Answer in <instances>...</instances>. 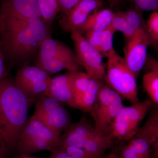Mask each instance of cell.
<instances>
[{
    "mask_svg": "<svg viewBox=\"0 0 158 158\" xmlns=\"http://www.w3.org/2000/svg\"><path fill=\"white\" fill-rule=\"evenodd\" d=\"M111 26L115 32L119 31L123 34L126 41L131 38L137 31L127 21L123 11L114 12Z\"/></svg>",
    "mask_w": 158,
    "mask_h": 158,
    "instance_id": "24",
    "label": "cell"
},
{
    "mask_svg": "<svg viewBox=\"0 0 158 158\" xmlns=\"http://www.w3.org/2000/svg\"><path fill=\"white\" fill-rule=\"evenodd\" d=\"M135 7L141 11H157L158 0H131Z\"/></svg>",
    "mask_w": 158,
    "mask_h": 158,
    "instance_id": "28",
    "label": "cell"
},
{
    "mask_svg": "<svg viewBox=\"0 0 158 158\" xmlns=\"http://www.w3.org/2000/svg\"><path fill=\"white\" fill-rule=\"evenodd\" d=\"M152 147L153 148V156L154 158H158V140H157L152 145Z\"/></svg>",
    "mask_w": 158,
    "mask_h": 158,
    "instance_id": "34",
    "label": "cell"
},
{
    "mask_svg": "<svg viewBox=\"0 0 158 158\" xmlns=\"http://www.w3.org/2000/svg\"><path fill=\"white\" fill-rule=\"evenodd\" d=\"M103 83L92 79L89 88L84 93L73 98L71 107L90 113L99 90Z\"/></svg>",
    "mask_w": 158,
    "mask_h": 158,
    "instance_id": "19",
    "label": "cell"
},
{
    "mask_svg": "<svg viewBox=\"0 0 158 158\" xmlns=\"http://www.w3.org/2000/svg\"><path fill=\"white\" fill-rule=\"evenodd\" d=\"M97 133L89 120L82 117L77 122L69 123L60 137L59 145L83 148L86 141Z\"/></svg>",
    "mask_w": 158,
    "mask_h": 158,
    "instance_id": "13",
    "label": "cell"
},
{
    "mask_svg": "<svg viewBox=\"0 0 158 158\" xmlns=\"http://www.w3.org/2000/svg\"><path fill=\"white\" fill-rule=\"evenodd\" d=\"M70 33L79 64L85 69L89 76L103 82L106 71L102 54L88 42L80 31L75 30Z\"/></svg>",
    "mask_w": 158,
    "mask_h": 158,
    "instance_id": "8",
    "label": "cell"
},
{
    "mask_svg": "<svg viewBox=\"0 0 158 158\" xmlns=\"http://www.w3.org/2000/svg\"><path fill=\"white\" fill-rule=\"evenodd\" d=\"M151 100L145 99L130 106H123L113 122L111 136L120 141H130L140 127L141 122L152 109Z\"/></svg>",
    "mask_w": 158,
    "mask_h": 158,
    "instance_id": "6",
    "label": "cell"
},
{
    "mask_svg": "<svg viewBox=\"0 0 158 158\" xmlns=\"http://www.w3.org/2000/svg\"><path fill=\"white\" fill-rule=\"evenodd\" d=\"M51 152L49 158H77L66 152L60 145L54 148Z\"/></svg>",
    "mask_w": 158,
    "mask_h": 158,
    "instance_id": "31",
    "label": "cell"
},
{
    "mask_svg": "<svg viewBox=\"0 0 158 158\" xmlns=\"http://www.w3.org/2000/svg\"><path fill=\"white\" fill-rule=\"evenodd\" d=\"M123 106L122 97L103 83L90 113L97 132L111 136L113 122Z\"/></svg>",
    "mask_w": 158,
    "mask_h": 158,
    "instance_id": "4",
    "label": "cell"
},
{
    "mask_svg": "<svg viewBox=\"0 0 158 158\" xmlns=\"http://www.w3.org/2000/svg\"><path fill=\"white\" fill-rule=\"evenodd\" d=\"M1 36L0 46L4 58L13 63H23L34 56L50 34L47 24L40 18Z\"/></svg>",
    "mask_w": 158,
    "mask_h": 158,
    "instance_id": "2",
    "label": "cell"
},
{
    "mask_svg": "<svg viewBox=\"0 0 158 158\" xmlns=\"http://www.w3.org/2000/svg\"><path fill=\"white\" fill-rule=\"evenodd\" d=\"M150 44L146 31L139 30L131 38L126 41L124 59L136 78L144 67L147 58V49Z\"/></svg>",
    "mask_w": 158,
    "mask_h": 158,
    "instance_id": "10",
    "label": "cell"
},
{
    "mask_svg": "<svg viewBox=\"0 0 158 158\" xmlns=\"http://www.w3.org/2000/svg\"><path fill=\"white\" fill-rule=\"evenodd\" d=\"M116 33L110 26L103 31L88 32L83 34L84 37L103 57H107L113 48V37Z\"/></svg>",
    "mask_w": 158,
    "mask_h": 158,
    "instance_id": "16",
    "label": "cell"
},
{
    "mask_svg": "<svg viewBox=\"0 0 158 158\" xmlns=\"http://www.w3.org/2000/svg\"></svg>",
    "mask_w": 158,
    "mask_h": 158,
    "instance_id": "38",
    "label": "cell"
},
{
    "mask_svg": "<svg viewBox=\"0 0 158 158\" xmlns=\"http://www.w3.org/2000/svg\"><path fill=\"white\" fill-rule=\"evenodd\" d=\"M106 85L132 104L139 102L137 78L128 67L124 58L113 48L107 57Z\"/></svg>",
    "mask_w": 158,
    "mask_h": 158,
    "instance_id": "3",
    "label": "cell"
},
{
    "mask_svg": "<svg viewBox=\"0 0 158 158\" xmlns=\"http://www.w3.org/2000/svg\"><path fill=\"white\" fill-rule=\"evenodd\" d=\"M35 106L34 114L31 116L37 119L48 115L62 105L53 98L43 95L36 100Z\"/></svg>",
    "mask_w": 158,
    "mask_h": 158,
    "instance_id": "22",
    "label": "cell"
},
{
    "mask_svg": "<svg viewBox=\"0 0 158 158\" xmlns=\"http://www.w3.org/2000/svg\"><path fill=\"white\" fill-rule=\"evenodd\" d=\"M123 13L127 21L136 31L141 30L146 31V22L141 11L135 7L123 11Z\"/></svg>",
    "mask_w": 158,
    "mask_h": 158,
    "instance_id": "26",
    "label": "cell"
},
{
    "mask_svg": "<svg viewBox=\"0 0 158 158\" xmlns=\"http://www.w3.org/2000/svg\"><path fill=\"white\" fill-rule=\"evenodd\" d=\"M60 138L42 122L31 116L21 133L16 147L24 156L42 151L51 152L59 146Z\"/></svg>",
    "mask_w": 158,
    "mask_h": 158,
    "instance_id": "5",
    "label": "cell"
},
{
    "mask_svg": "<svg viewBox=\"0 0 158 158\" xmlns=\"http://www.w3.org/2000/svg\"><path fill=\"white\" fill-rule=\"evenodd\" d=\"M78 72L68 71L64 74L52 78L44 95L53 98L62 105L70 107L73 98V82Z\"/></svg>",
    "mask_w": 158,
    "mask_h": 158,
    "instance_id": "14",
    "label": "cell"
},
{
    "mask_svg": "<svg viewBox=\"0 0 158 158\" xmlns=\"http://www.w3.org/2000/svg\"><path fill=\"white\" fill-rule=\"evenodd\" d=\"M114 12L110 9H99L89 15L78 31L81 34L88 32L103 31L111 26Z\"/></svg>",
    "mask_w": 158,
    "mask_h": 158,
    "instance_id": "17",
    "label": "cell"
},
{
    "mask_svg": "<svg viewBox=\"0 0 158 158\" xmlns=\"http://www.w3.org/2000/svg\"><path fill=\"white\" fill-rule=\"evenodd\" d=\"M4 55L0 46V82L7 76L6 67L4 64Z\"/></svg>",
    "mask_w": 158,
    "mask_h": 158,
    "instance_id": "32",
    "label": "cell"
},
{
    "mask_svg": "<svg viewBox=\"0 0 158 158\" xmlns=\"http://www.w3.org/2000/svg\"><path fill=\"white\" fill-rule=\"evenodd\" d=\"M21 158H34V157H30L28 156H23Z\"/></svg>",
    "mask_w": 158,
    "mask_h": 158,
    "instance_id": "37",
    "label": "cell"
},
{
    "mask_svg": "<svg viewBox=\"0 0 158 158\" xmlns=\"http://www.w3.org/2000/svg\"><path fill=\"white\" fill-rule=\"evenodd\" d=\"M37 119L42 122L54 134L60 137L62 132L70 123V116L68 111L63 107V106H60L48 115Z\"/></svg>",
    "mask_w": 158,
    "mask_h": 158,
    "instance_id": "18",
    "label": "cell"
},
{
    "mask_svg": "<svg viewBox=\"0 0 158 158\" xmlns=\"http://www.w3.org/2000/svg\"><path fill=\"white\" fill-rule=\"evenodd\" d=\"M37 52V60L74 54L69 47L60 41L53 39L51 36L43 41Z\"/></svg>",
    "mask_w": 158,
    "mask_h": 158,
    "instance_id": "20",
    "label": "cell"
},
{
    "mask_svg": "<svg viewBox=\"0 0 158 158\" xmlns=\"http://www.w3.org/2000/svg\"><path fill=\"white\" fill-rule=\"evenodd\" d=\"M107 158H119V157L115 153H110L108 155Z\"/></svg>",
    "mask_w": 158,
    "mask_h": 158,
    "instance_id": "36",
    "label": "cell"
},
{
    "mask_svg": "<svg viewBox=\"0 0 158 158\" xmlns=\"http://www.w3.org/2000/svg\"><path fill=\"white\" fill-rule=\"evenodd\" d=\"M36 66L45 71L49 76L63 69L79 71L82 67L77 61L74 54L37 60Z\"/></svg>",
    "mask_w": 158,
    "mask_h": 158,
    "instance_id": "15",
    "label": "cell"
},
{
    "mask_svg": "<svg viewBox=\"0 0 158 158\" xmlns=\"http://www.w3.org/2000/svg\"><path fill=\"white\" fill-rule=\"evenodd\" d=\"M31 103L13 79L6 76L0 82V131L7 148L16 147Z\"/></svg>",
    "mask_w": 158,
    "mask_h": 158,
    "instance_id": "1",
    "label": "cell"
},
{
    "mask_svg": "<svg viewBox=\"0 0 158 158\" xmlns=\"http://www.w3.org/2000/svg\"><path fill=\"white\" fill-rule=\"evenodd\" d=\"M40 18L37 0H2L0 6V33Z\"/></svg>",
    "mask_w": 158,
    "mask_h": 158,
    "instance_id": "7",
    "label": "cell"
},
{
    "mask_svg": "<svg viewBox=\"0 0 158 158\" xmlns=\"http://www.w3.org/2000/svg\"><path fill=\"white\" fill-rule=\"evenodd\" d=\"M111 7H115L118 5V3L120 2L122 0H108Z\"/></svg>",
    "mask_w": 158,
    "mask_h": 158,
    "instance_id": "35",
    "label": "cell"
},
{
    "mask_svg": "<svg viewBox=\"0 0 158 158\" xmlns=\"http://www.w3.org/2000/svg\"><path fill=\"white\" fill-rule=\"evenodd\" d=\"M149 115L128 144L136 152L145 158H151L152 145L158 140V110H151Z\"/></svg>",
    "mask_w": 158,
    "mask_h": 158,
    "instance_id": "11",
    "label": "cell"
},
{
    "mask_svg": "<svg viewBox=\"0 0 158 158\" xmlns=\"http://www.w3.org/2000/svg\"><path fill=\"white\" fill-rule=\"evenodd\" d=\"M81 0H58L60 10L63 15L67 14Z\"/></svg>",
    "mask_w": 158,
    "mask_h": 158,
    "instance_id": "29",
    "label": "cell"
},
{
    "mask_svg": "<svg viewBox=\"0 0 158 158\" xmlns=\"http://www.w3.org/2000/svg\"><path fill=\"white\" fill-rule=\"evenodd\" d=\"M102 0H81L67 14L59 21L63 32L71 33L77 30L90 14L102 7Z\"/></svg>",
    "mask_w": 158,
    "mask_h": 158,
    "instance_id": "12",
    "label": "cell"
},
{
    "mask_svg": "<svg viewBox=\"0 0 158 158\" xmlns=\"http://www.w3.org/2000/svg\"><path fill=\"white\" fill-rule=\"evenodd\" d=\"M113 139L111 136L97 133L86 141L83 149L97 157H100L106 150L112 147Z\"/></svg>",
    "mask_w": 158,
    "mask_h": 158,
    "instance_id": "21",
    "label": "cell"
},
{
    "mask_svg": "<svg viewBox=\"0 0 158 158\" xmlns=\"http://www.w3.org/2000/svg\"><path fill=\"white\" fill-rule=\"evenodd\" d=\"M143 88L151 100L156 105L158 104V71L150 70L142 77Z\"/></svg>",
    "mask_w": 158,
    "mask_h": 158,
    "instance_id": "25",
    "label": "cell"
},
{
    "mask_svg": "<svg viewBox=\"0 0 158 158\" xmlns=\"http://www.w3.org/2000/svg\"><path fill=\"white\" fill-rule=\"evenodd\" d=\"M50 76L37 66L25 65L18 71L15 84L31 103L44 95L51 81Z\"/></svg>",
    "mask_w": 158,
    "mask_h": 158,
    "instance_id": "9",
    "label": "cell"
},
{
    "mask_svg": "<svg viewBox=\"0 0 158 158\" xmlns=\"http://www.w3.org/2000/svg\"><path fill=\"white\" fill-rule=\"evenodd\" d=\"M146 32L150 42L157 45L158 43V12L154 11L150 15L146 23Z\"/></svg>",
    "mask_w": 158,
    "mask_h": 158,
    "instance_id": "27",
    "label": "cell"
},
{
    "mask_svg": "<svg viewBox=\"0 0 158 158\" xmlns=\"http://www.w3.org/2000/svg\"><path fill=\"white\" fill-rule=\"evenodd\" d=\"M119 158H145L141 156L136 152L129 146L128 144L125 145L120 149Z\"/></svg>",
    "mask_w": 158,
    "mask_h": 158,
    "instance_id": "30",
    "label": "cell"
},
{
    "mask_svg": "<svg viewBox=\"0 0 158 158\" xmlns=\"http://www.w3.org/2000/svg\"><path fill=\"white\" fill-rule=\"evenodd\" d=\"M7 146L4 141L2 135L0 131V158L2 157L5 152V150L7 148Z\"/></svg>",
    "mask_w": 158,
    "mask_h": 158,
    "instance_id": "33",
    "label": "cell"
},
{
    "mask_svg": "<svg viewBox=\"0 0 158 158\" xmlns=\"http://www.w3.org/2000/svg\"><path fill=\"white\" fill-rule=\"evenodd\" d=\"M41 19L47 24L56 18L60 10L58 0H37Z\"/></svg>",
    "mask_w": 158,
    "mask_h": 158,
    "instance_id": "23",
    "label": "cell"
}]
</instances>
